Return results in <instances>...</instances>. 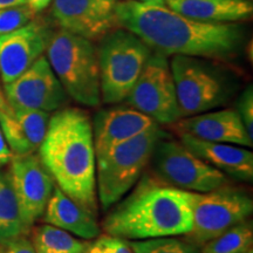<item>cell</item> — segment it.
I'll return each instance as SVG.
<instances>
[{"instance_id": "8fae6325", "label": "cell", "mask_w": 253, "mask_h": 253, "mask_svg": "<svg viewBox=\"0 0 253 253\" xmlns=\"http://www.w3.org/2000/svg\"><path fill=\"white\" fill-rule=\"evenodd\" d=\"M6 102L12 108L56 112L68 102V95L46 56H40L15 80L4 84Z\"/></svg>"}, {"instance_id": "7402d4cb", "label": "cell", "mask_w": 253, "mask_h": 253, "mask_svg": "<svg viewBox=\"0 0 253 253\" xmlns=\"http://www.w3.org/2000/svg\"><path fill=\"white\" fill-rule=\"evenodd\" d=\"M31 242L37 253H84L89 244L49 224L34 227Z\"/></svg>"}, {"instance_id": "1f68e13d", "label": "cell", "mask_w": 253, "mask_h": 253, "mask_svg": "<svg viewBox=\"0 0 253 253\" xmlns=\"http://www.w3.org/2000/svg\"><path fill=\"white\" fill-rule=\"evenodd\" d=\"M136 1L147 2V4L151 5H158V6H166V0H136Z\"/></svg>"}, {"instance_id": "e575fe53", "label": "cell", "mask_w": 253, "mask_h": 253, "mask_svg": "<svg viewBox=\"0 0 253 253\" xmlns=\"http://www.w3.org/2000/svg\"><path fill=\"white\" fill-rule=\"evenodd\" d=\"M245 253H253V251H252V249H250V250H249V251H246Z\"/></svg>"}, {"instance_id": "5b68a950", "label": "cell", "mask_w": 253, "mask_h": 253, "mask_svg": "<svg viewBox=\"0 0 253 253\" xmlns=\"http://www.w3.org/2000/svg\"><path fill=\"white\" fill-rule=\"evenodd\" d=\"M46 52L50 67L68 97L81 106L99 107L100 68L93 41L59 30L53 34Z\"/></svg>"}, {"instance_id": "836d02e7", "label": "cell", "mask_w": 253, "mask_h": 253, "mask_svg": "<svg viewBox=\"0 0 253 253\" xmlns=\"http://www.w3.org/2000/svg\"><path fill=\"white\" fill-rule=\"evenodd\" d=\"M5 248H6V245L0 244V253H5Z\"/></svg>"}, {"instance_id": "44dd1931", "label": "cell", "mask_w": 253, "mask_h": 253, "mask_svg": "<svg viewBox=\"0 0 253 253\" xmlns=\"http://www.w3.org/2000/svg\"><path fill=\"white\" fill-rule=\"evenodd\" d=\"M30 231L21 216L8 172L0 170V244L27 236Z\"/></svg>"}, {"instance_id": "4316f807", "label": "cell", "mask_w": 253, "mask_h": 253, "mask_svg": "<svg viewBox=\"0 0 253 253\" xmlns=\"http://www.w3.org/2000/svg\"><path fill=\"white\" fill-rule=\"evenodd\" d=\"M5 253H37L33 244L26 236L19 237L6 244Z\"/></svg>"}, {"instance_id": "6da1fadb", "label": "cell", "mask_w": 253, "mask_h": 253, "mask_svg": "<svg viewBox=\"0 0 253 253\" xmlns=\"http://www.w3.org/2000/svg\"><path fill=\"white\" fill-rule=\"evenodd\" d=\"M119 27L128 30L164 55H185L229 62L238 58L246 39L240 23L213 24L189 19L167 6L136 0L116 5Z\"/></svg>"}, {"instance_id": "7c38bea8", "label": "cell", "mask_w": 253, "mask_h": 253, "mask_svg": "<svg viewBox=\"0 0 253 253\" xmlns=\"http://www.w3.org/2000/svg\"><path fill=\"white\" fill-rule=\"evenodd\" d=\"M8 175L28 229L42 217L55 183L37 154L13 155Z\"/></svg>"}, {"instance_id": "d6a6232c", "label": "cell", "mask_w": 253, "mask_h": 253, "mask_svg": "<svg viewBox=\"0 0 253 253\" xmlns=\"http://www.w3.org/2000/svg\"><path fill=\"white\" fill-rule=\"evenodd\" d=\"M7 106H8V104H7V102H6L4 94H2L1 89H0V109H4Z\"/></svg>"}, {"instance_id": "ac0fdd59", "label": "cell", "mask_w": 253, "mask_h": 253, "mask_svg": "<svg viewBox=\"0 0 253 253\" xmlns=\"http://www.w3.org/2000/svg\"><path fill=\"white\" fill-rule=\"evenodd\" d=\"M179 141L199 158L216 168L227 177L238 181L252 182L253 153L236 144L217 143L196 138L186 134H177Z\"/></svg>"}, {"instance_id": "d6986e66", "label": "cell", "mask_w": 253, "mask_h": 253, "mask_svg": "<svg viewBox=\"0 0 253 253\" xmlns=\"http://www.w3.org/2000/svg\"><path fill=\"white\" fill-rule=\"evenodd\" d=\"M42 217L46 224L67 231L82 239H96L101 235L97 217L69 198L56 184Z\"/></svg>"}, {"instance_id": "83f0119b", "label": "cell", "mask_w": 253, "mask_h": 253, "mask_svg": "<svg viewBox=\"0 0 253 253\" xmlns=\"http://www.w3.org/2000/svg\"><path fill=\"white\" fill-rule=\"evenodd\" d=\"M12 156H13V154H12L11 149H9V147L7 145L5 136L2 134L1 126H0V169L2 167L7 166Z\"/></svg>"}, {"instance_id": "5bb4252c", "label": "cell", "mask_w": 253, "mask_h": 253, "mask_svg": "<svg viewBox=\"0 0 253 253\" xmlns=\"http://www.w3.org/2000/svg\"><path fill=\"white\" fill-rule=\"evenodd\" d=\"M54 32L40 20H32L11 33L0 36V79L7 84L46 52Z\"/></svg>"}, {"instance_id": "e0dca14e", "label": "cell", "mask_w": 253, "mask_h": 253, "mask_svg": "<svg viewBox=\"0 0 253 253\" xmlns=\"http://www.w3.org/2000/svg\"><path fill=\"white\" fill-rule=\"evenodd\" d=\"M50 114L43 110L0 109V126L13 155L33 154L45 138Z\"/></svg>"}, {"instance_id": "52a82bcc", "label": "cell", "mask_w": 253, "mask_h": 253, "mask_svg": "<svg viewBox=\"0 0 253 253\" xmlns=\"http://www.w3.org/2000/svg\"><path fill=\"white\" fill-rule=\"evenodd\" d=\"M151 53L141 38L122 27L104 36L97 48L101 101L109 106L125 102Z\"/></svg>"}, {"instance_id": "f546056e", "label": "cell", "mask_w": 253, "mask_h": 253, "mask_svg": "<svg viewBox=\"0 0 253 253\" xmlns=\"http://www.w3.org/2000/svg\"><path fill=\"white\" fill-rule=\"evenodd\" d=\"M84 253H113V252L109 251V250L100 242L99 238H96L95 242L88 244V248Z\"/></svg>"}, {"instance_id": "277c9868", "label": "cell", "mask_w": 253, "mask_h": 253, "mask_svg": "<svg viewBox=\"0 0 253 253\" xmlns=\"http://www.w3.org/2000/svg\"><path fill=\"white\" fill-rule=\"evenodd\" d=\"M170 69L182 118L225 106L238 89L236 75L214 60L172 55Z\"/></svg>"}, {"instance_id": "3957f363", "label": "cell", "mask_w": 253, "mask_h": 253, "mask_svg": "<svg viewBox=\"0 0 253 253\" xmlns=\"http://www.w3.org/2000/svg\"><path fill=\"white\" fill-rule=\"evenodd\" d=\"M136 189L104 218L106 235L125 240L184 236L191 229L189 192L142 175Z\"/></svg>"}, {"instance_id": "cb8c5ba5", "label": "cell", "mask_w": 253, "mask_h": 253, "mask_svg": "<svg viewBox=\"0 0 253 253\" xmlns=\"http://www.w3.org/2000/svg\"><path fill=\"white\" fill-rule=\"evenodd\" d=\"M134 253H201V249L178 236L128 242Z\"/></svg>"}, {"instance_id": "30bf717a", "label": "cell", "mask_w": 253, "mask_h": 253, "mask_svg": "<svg viewBox=\"0 0 253 253\" xmlns=\"http://www.w3.org/2000/svg\"><path fill=\"white\" fill-rule=\"evenodd\" d=\"M125 102L158 125L171 126L182 119L167 55L153 50Z\"/></svg>"}, {"instance_id": "f1b7e54d", "label": "cell", "mask_w": 253, "mask_h": 253, "mask_svg": "<svg viewBox=\"0 0 253 253\" xmlns=\"http://www.w3.org/2000/svg\"><path fill=\"white\" fill-rule=\"evenodd\" d=\"M53 0H26V4L33 9L34 13H40L50 5Z\"/></svg>"}, {"instance_id": "9c48e42d", "label": "cell", "mask_w": 253, "mask_h": 253, "mask_svg": "<svg viewBox=\"0 0 253 253\" xmlns=\"http://www.w3.org/2000/svg\"><path fill=\"white\" fill-rule=\"evenodd\" d=\"M149 164L156 178L183 191L208 192L230 184L225 173L204 162L169 134L157 141Z\"/></svg>"}, {"instance_id": "2e32d148", "label": "cell", "mask_w": 253, "mask_h": 253, "mask_svg": "<svg viewBox=\"0 0 253 253\" xmlns=\"http://www.w3.org/2000/svg\"><path fill=\"white\" fill-rule=\"evenodd\" d=\"M171 126L177 134H186L203 141L236 144L245 148L253 145V140L250 138L235 108L210 110L182 118Z\"/></svg>"}, {"instance_id": "7a4b0ae2", "label": "cell", "mask_w": 253, "mask_h": 253, "mask_svg": "<svg viewBox=\"0 0 253 253\" xmlns=\"http://www.w3.org/2000/svg\"><path fill=\"white\" fill-rule=\"evenodd\" d=\"M38 151L60 190L97 217L96 154L89 114L77 107L56 110Z\"/></svg>"}, {"instance_id": "484cf974", "label": "cell", "mask_w": 253, "mask_h": 253, "mask_svg": "<svg viewBox=\"0 0 253 253\" xmlns=\"http://www.w3.org/2000/svg\"><path fill=\"white\" fill-rule=\"evenodd\" d=\"M237 113L239 114L250 138L253 140V87L248 86L237 101Z\"/></svg>"}, {"instance_id": "8992f818", "label": "cell", "mask_w": 253, "mask_h": 253, "mask_svg": "<svg viewBox=\"0 0 253 253\" xmlns=\"http://www.w3.org/2000/svg\"><path fill=\"white\" fill-rule=\"evenodd\" d=\"M167 135L156 125L96 157V196L103 210L130 191L149 166L157 141Z\"/></svg>"}, {"instance_id": "ba28073f", "label": "cell", "mask_w": 253, "mask_h": 253, "mask_svg": "<svg viewBox=\"0 0 253 253\" xmlns=\"http://www.w3.org/2000/svg\"><path fill=\"white\" fill-rule=\"evenodd\" d=\"M189 202L192 224L184 238L199 249L224 231L248 219L253 211L251 196L230 184L208 192H189Z\"/></svg>"}, {"instance_id": "603a6c76", "label": "cell", "mask_w": 253, "mask_h": 253, "mask_svg": "<svg viewBox=\"0 0 253 253\" xmlns=\"http://www.w3.org/2000/svg\"><path fill=\"white\" fill-rule=\"evenodd\" d=\"M253 226L245 219L201 246V253H245L252 249Z\"/></svg>"}, {"instance_id": "9a60e30c", "label": "cell", "mask_w": 253, "mask_h": 253, "mask_svg": "<svg viewBox=\"0 0 253 253\" xmlns=\"http://www.w3.org/2000/svg\"><path fill=\"white\" fill-rule=\"evenodd\" d=\"M156 125L153 119L130 106L113 104L99 110L91 121L96 157Z\"/></svg>"}, {"instance_id": "4dcf8cb0", "label": "cell", "mask_w": 253, "mask_h": 253, "mask_svg": "<svg viewBox=\"0 0 253 253\" xmlns=\"http://www.w3.org/2000/svg\"><path fill=\"white\" fill-rule=\"evenodd\" d=\"M26 0H0V8L12 7V6L25 5Z\"/></svg>"}, {"instance_id": "4fadbf2b", "label": "cell", "mask_w": 253, "mask_h": 253, "mask_svg": "<svg viewBox=\"0 0 253 253\" xmlns=\"http://www.w3.org/2000/svg\"><path fill=\"white\" fill-rule=\"evenodd\" d=\"M52 17L59 27L88 40H101L119 27L118 0H53Z\"/></svg>"}, {"instance_id": "ffe728a7", "label": "cell", "mask_w": 253, "mask_h": 253, "mask_svg": "<svg viewBox=\"0 0 253 253\" xmlns=\"http://www.w3.org/2000/svg\"><path fill=\"white\" fill-rule=\"evenodd\" d=\"M166 6L202 23H242L253 14L252 0H166Z\"/></svg>"}, {"instance_id": "d4e9b609", "label": "cell", "mask_w": 253, "mask_h": 253, "mask_svg": "<svg viewBox=\"0 0 253 253\" xmlns=\"http://www.w3.org/2000/svg\"><path fill=\"white\" fill-rule=\"evenodd\" d=\"M34 17L36 13L27 4L0 8V36L25 26L33 20Z\"/></svg>"}]
</instances>
